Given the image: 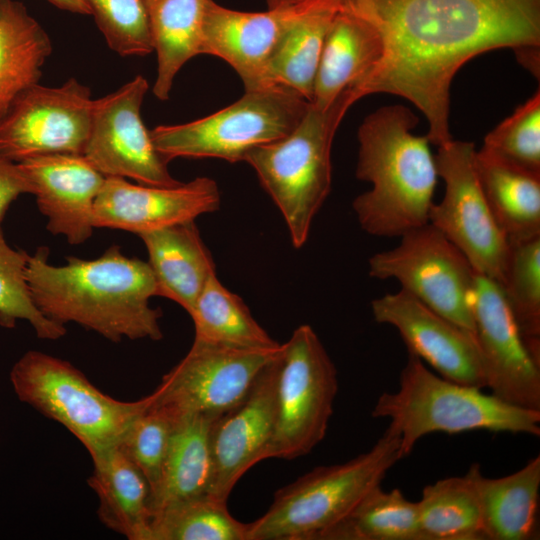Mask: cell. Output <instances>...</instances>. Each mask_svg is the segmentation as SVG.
<instances>
[{
  "instance_id": "cell-1",
  "label": "cell",
  "mask_w": 540,
  "mask_h": 540,
  "mask_svg": "<svg viewBox=\"0 0 540 540\" xmlns=\"http://www.w3.org/2000/svg\"><path fill=\"white\" fill-rule=\"evenodd\" d=\"M323 1L367 21L382 40V61L358 88L360 98L389 93L409 100L426 117V136L437 146L452 140V80L475 56L512 49L519 63L539 79L540 0Z\"/></svg>"
},
{
  "instance_id": "cell-2",
  "label": "cell",
  "mask_w": 540,
  "mask_h": 540,
  "mask_svg": "<svg viewBox=\"0 0 540 540\" xmlns=\"http://www.w3.org/2000/svg\"><path fill=\"white\" fill-rule=\"evenodd\" d=\"M49 250L29 255L26 280L31 298L48 319L76 323L112 342L160 340L162 313L149 300L158 296L148 262L125 256L112 245L92 260L67 257V264L48 263Z\"/></svg>"
},
{
  "instance_id": "cell-3",
  "label": "cell",
  "mask_w": 540,
  "mask_h": 540,
  "mask_svg": "<svg viewBox=\"0 0 540 540\" xmlns=\"http://www.w3.org/2000/svg\"><path fill=\"white\" fill-rule=\"evenodd\" d=\"M418 117L403 105L368 115L358 130L356 177L372 184L352 207L361 228L378 237H400L429 223L437 167L427 136L412 130Z\"/></svg>"
},
{
  "instance_id": "cell-4",
  "label": "cell",
  "mask_w": 540,
  "mask_h": 540,
  "mask_svg": "<svg viewBox=\"0 0 540 540\" xmlns=\"http://www.w3.org/2000/svg\"><path fill=\"white\" fill-rule=\"evenodd\" d=\"M372 417L389 419V430L400 437L402 457L410 455L425 435L473 430L540 435V410L521 408L480 388L459 384L432 373L408 353L399 387L383 392Z\"/></svg>"
},
{
  "instance_id": "cell-5",
  "label": "cell",
  "mask_w": 540,
  "mask_h": 540,
  "mask_svg": "<svg viewBox=\"0 0 540 540\" xmlns=\"http://www.w3.org/2000/svg\"><path fill=\"white\" fill-rule=\"evenodd\" d=\"M357 100L349 88L326 110L310 104L289 134L253 148L244 159L280 210L295 248L307 241L312 221L329 195L332 142L346 111Z\"/></svg>"
},
{
  "instance_id": "cell-6",
  "label": "cell",
  "mask_w": 540,
  "mask_h": 540,
  "mask_svg": "<svg viewBox=\"0 0 540 540\" xmlns=\"http://www.w3.org/2000/svg\"><path fill=\"white\" fill-rule=\"evenodd\" d=\"M402 458L400 437L387 428L368 451L277 490L268 510L248 523L247 540H319Z\"/></svg>"
},
{
  "instance_id": "cell-7",
  "label": "cell",
  "mask_w": 540,
  "mask_h": 540,
  "mask_svg": "<svg viewBox=\"0 0 540 540\" xmlns=\"http://www.w3.org/2000/svg\"><path fill=\"white\" fill-rule=\"evenodd\" d=\"M10 381L18 399L73 434L89 454L116 447L152 403L115 399L92 384L70 362L27 351L12 367Z\"/></svg>"
},
{
  "instance_id": "cell-8",
  "label": "cell",
  "mask_w": 540,
  "mask_h": 540,
  "mask_svg": "<svg viewBox=\"0 0 540 540\" xmlns=\"http://www.w3.org/2000/svg\"><path fill=\"white\" fill-rule=\"evenodd\" d=\"M310 107L302 96L279 86L245 91L233 104L188 123L150 131L156 149L169 161L178 157L244 161L255 147L289 134Z\"/></svg>"
},
{
  "instance_id": "cell-9",
  "label": "cell",
  "mask_w": 540,
  "mask_h": 540,
  "mask_svg": "<svg viewBox=\"0 0 540 540\" xmlns=\"http://www.w3.org/2000/svg\"><path fill=\"white\" fill-rule=\"evenodd\" d=\"M276 422L265 459L291 460L325 437L338 392L336 367L309 325H300L278 354Z\"/></svg>"
},
{
  "instance_id": "cell-10",
  "label": "cell",
  "mask_w": 540,
  "mask_h": 540,
  "mask_svg": "<svg viewBox=\"0 0 540 540\" xmlns=\"http://www.w3.org/2000/svg\"><path fill=\"white\" fill-rule=\"evenodd\" d=\"M400 238L395 248L369 258V275L397 280L401 289L475 336L472 295L476 271L467 258L430 223Z\"/></svg>"
},
{
  "instance_id": "cell-11",
  "label": "cell",
  "mask_w": 540,
  "mask_h": 540,
  "mask_svg": "<svg viewBox=\"0 0 540 540\" xmlns=\"http://www.w3.org/2000/svg\"><path fill=\"white\" fill-rule=\"evenodd\" d=\"M474 143L458 140L438 146V176L445 193L433 204L429 223L467 258L473 269L499 284L508 257V239L497 224L480 185Z\"/></svg>"
},
{
  "instance_id": "cell-12",
  "label": "cell",
  "mask_w": 540,
  "mask_h": 540,
  "mask_svg": "<svg viewBox=\"0 0 540 540\" xmlns=\"http://www.w3.org/2000/svg\"><path fill=\"white\" fill-rule=\"evenodd\" d=\"M280 347L237 349L194 340L150 393V406L173 420L192 414L217 418L244 398Z\"/></svg>"
},
{
  "instance_id": "cell-13",
  "label": "cell",
  "mask_w": 540,
  "mask_h": 540,
  "mask_svg": "<svg viewBox=\"0 0 540 540\" xmlns=\"http://www.w3.org/2000/svg\"><path fill=\"white\" fill-rule=\"evenodd\" d=\"M94 99L75 78L24 90L0 118V159L19 163L49 154H82Z\"/></svg>"
},
{
  "instance_id": "cell-14",
  "label": "cell",
  "mask_w": 540,
  "mask_h": 540,
  "mask_svg": "<svg viewBox=\"0 0 540 540\" xmlns=\"http://www.w3.org/2000/svg\"><path fill=\"white\" fill-rule=\"evenodd\" d=\"M149 88L138 75L117 90L94 99L89 136L82 155L105 177L133 179L138 184L170 187V162L155 147L141 107Z\"/></svg>"
},
{
  "instance_id": "cell-15",
  "label": "cell",
  "mask_w": 540,
  "mask_h": 540,
  "mask_svg": "<svg viewBox=\"0 0 540 540\" xmlns=\"http://www.w3.org/2000/svg\"><path fill=\"white\" fill-rule=\"evenodd\" d=\"M472 313L491 393L509 404L540 410V361L523 340L500 284L477 272Z\"/></svg>"
},
{
  "instance_id": "cell-16",
  "label": "cell",
  "mask_w": 540,
  "mask_h": 540,
  "mask_svg": "<svg viewBox=\"0 0 540 540\" xmlns=\"http://www.w3.org/2000/svg\"><path fill=\"white\" fill-rule=\"evenodd\" d=\"M376 322L393 326L408 353L418 356L450 381L487 387L475 336L401 289L371 302Z\"/></svg>"
},
{
  "instance_id": "cell-17",
  "label": "cell",
  "mask_w": 540,
  "mask_h": 540,
  "mask_svg": "<svg viewBox=\"0 0 540 540\" xmlns=\"http://www.w3.org/2000/svg\"><path fill=\"white\" fill-rule=\"evenodd\" d=\"M278 354L262 369L244 398L212 423L208 495L217 500L227 502L240 478L265 460L276 422Z\"/></svg>"
},
{
  "instance_id": "cell-18",
  "label": "cell",
  "mask_w": 540,
  "mask_h": 540,
  "mask_svg": "<svg viewBox=\"0 0 540 540\" xmlns=\"http://www.w3.org/2000/svg\"><path fill=\"white\" fill-rule=\"evenodd\" d=\"M220 207L217 183L197 177L187 183L161 187L133 184L125 178H105L93 208L95 228L124 230L138 235L195 221Z\"/></svg>"
},
{
  "instance_id": "cell-19",
  "label": "cell",
  "mask_w": 540,
  "mask_h": 540,
  "mask_svg": "<svg viewBox=\"0 0 540 540\" xmlns=\"http://www.w3.org/2000/svg\"><path fill=\"white\" fill-rule=\"evenodd\" d=\"M32 185L47 229L72 245L93 233V208L105 176L82 154H49L17 163Z\"/></svg>"
},
{
  "instance_id": "cell-20",
  "label": "cell",
  "mask_w": 540,
  "mask_h": 540,
  "mask_svg": "<svg viewBox=\"0 0 540 540\" xmlns=\"http://www.w3.org/2000/svg\"><path fill=\"white\" fill-rule=\"evenodd\" d=\"M297 12L295 5L245 12L210 0L203 23L201 54L226 61L242 79L245 91L263 88L268 60Z\"/></svg>"
},
{
  "instance_id": "cell-21",
  "label": "cell",
  "mask_w": 540,
  "mask_h": 540,
  "mask_svg": "<svg viewBox=\"0 0 540 540\" xmlns=\"http://www.w3.org/2000/svg\"><path fill=\"white\" fill-rule=\"evenodd\" d=\"M383 53L382 40L372 25L336 11L324 40L310 104L326 110L343 91L353 88L357 94L378 68Z\"/></svg>"
},
{
  "instance_id": "cell-22",
  "label": "cell",
  "mask_w": 540,
  "mask_h": 540,
  "mask_svg": "<svg viewBox=\"0 0 540 540\" xmlns=\"http://www.w3.org/2000/svg\"><path fill=\"white\" fill-rule=\"evenodd\" d=\"M148 252L158 296L168 298L191 312L211 276L215 264L194 221L139 235Z\"/></svg>"
},
{
  "instance_id": "cell-23",
  "label": "cell",
  "mask_w": 540,
  "mask_h": 540,
  "mask_svg": "<svg viewBox=\"0 0 540 540\" xmlns=\"http://www.w3.org/2000/svg\"><path fill=\"white\" fill-rule=\"evenodd\" d=\"M89 455L88 483L98 499L99 520L129 540H152L151 488L145 476L117 447Z\"/></svg>"
},
{
  "instance_id": "cell-24",
  "label": "cell",
  "mask_w": 540,
  "mask_h": 540,
  "mask_svg": "<svg viewBox=\"0 0 540 540\" xmlns=\"http://www.w3.org/2000/svg\"><path fill=\"white\" fill-rule=\"evenodd\" d=\"M469 471L480 503L485 540L538 538L539 455L500 478H486L477 463Z\"/></svg>"
},
{
  "instance_id": "cell-25",
  "label": "cell",
  "mask_w": 540,
  "mask_h": 540,
  "mask_svg": "<svg viewBox=\"0 0 540 540\" xmlns=\"http://www.w3.org/2000/svg\"><path fill=\"white\" fill-rule=\"evenodd\" d=\"M283 5H295L298 12L268 60L263 84L286 88L311 103L324 40L336 10L323 0Z\"/></svg>"
},
{
  "instance_id": "cell-26",
  "label": "cell",
  "mask_w": 540,
  "mask_h": 540,
  "mask_svg": "<svg viewBox=\"0 0 540 540\" xmlns=\"http://www.w3.org/2000/svg\"><path fill=\"white\" fill-rule=\"evenodd\" d=\"M214 417L192 414L174 420L159 482L151 492L152 517L177 503L208 495L212 479Z\"/></svg>"
},
{
  "instance_id": "cell-27",
  "label": "cell",
  "mask_w": 540,
  "mask_h": 540,
  "mask_svg": "<svg viewBox=\"0 0 540 540\" xmlns=\"http://www.w3.org/2000/svg\"><path fill=\"white\" fill-rule=\"evenodd\" d=\"M477 176L492 214L509 240L540 235V173L476 151Z\"/></svg>"
},
{
  "instance_id": "cell-28",
  "label": "cell",
  "mask_w": 540,
  "mask_h": 540,
  "mask_svg": "<svg viewBox=\"0 0 540 540\" xmlns=\"http://www.w3.org/2000/svg\"><path fill=\"white\" fill-rule=\"evenodd\" d=\"M52 42L18 1L0 0V118L27 88L39 82Z\"/></svg>"
},
{
  "instance_id": "cell-29",
  "label": "cell",
  "mask_w": 540,
  "mask_h": 540,
  "mask_svg": "<svg viewBox=\"0 0 540 540\" xmlns=\"http://www.w3.org/2000/svg\"><path fill=\"white\" fill-rule=\"evenodd\" d=\"M210 0H144L148 14L157 74L153 94L169 98L180 69L201 54L202 29Z\"/></svg>"
},
{
  "instance_id": "cell-30",
  "label": "cell",
  "mask_w": 540,
  "mask_h": 540,
  "mask_svg": "<svg viewBox=\"0 0 540 540\" xmlns=\"http://www.w3.org/2000/svg\"><path fill=\"white\" fill-rule=\"evenodd\" d=\"M194 340L237 349L273 350L280 343L257 323L244 301L211 276L189 313Z\"/></svg>"
},
{
  "instance_id": "cell-31",
  "label": "cell",
  "mask_w": 540,
  "mask_h": 540,
  "mask_svg": "<svg viewBox=\"0 0 540 540\" xmlns=\"http://www.w3.org/2000/svg\"><path fill=\"white\" fill-rule=\"evenodd\" d=\"M424 540H485L481 508L470 471L423 488L417 502Z\"/></svg>"
},
{
  "instance_id": "cell-32",
  "label": "cell",
  "mask_w": 540,
  "mask_h": 540,
  "mask_svg": "<svg viewBox=\"0 0 540 540\" xmlns=\"http://www.w3.org/2000/svg\"><path fill=\"white\" fill-rule=\"evenodd\" d=\"M319 540H424L417 502L377 485Z\"/></svg>"
},
{
  "instance_id": "cell-33",
  "label": "cell",
  "mask_w": 540,
  "mask_h": 540,
  "mask_svg": "<svg viewBox=\"0 0 540 540\" xmlns=\"http://www.w3.org/2000/svg\"><path fill=\"white\" fill-rule=\"evenodd\" d=\"M500 286L521 336L540 361V235L509 240Z\"/></svg>"
},
{
  "instance_id": "cell-34",
  "label": "cell",
  "mask_w": 540,
  "mask_h": 540,
  "mask_svg": "<svg viewBox=\"0 0 540 540\" xmlns=\"http://www.w3.org/2000/svg\"><path fill=\"white\" fill-rule=\"evenodd\" d=\"M151 531L152 540H247L248 523L235 519L227 502L203 495L156 513Z\"/></svg>"
},
{
  "instance_id": "cell-35",
  "label": "cell",
  "mask_w": 540,
  "mask_h": 540,
  "mask_svg": "<svg viewBox=\"0 0 540 540\" xmlns=\"http://www.w3.org/2000/svg\"><path fill=\"white\" fill-rule=\"evenodd\" d=\"M28 259L29 254L7 243L0 220V325L13 328L17 320H25L37 337L57 340L65 335V326L48 319L34 304L26 280Z\"/></svg>"
},
{
  "instance_id": "cell-36",
  "label": "cell",
  "mask_w": 540,
  "mask_h": 540,
  "mask_svg": "<svg viewBox=\"0 0 540 540\" xmlns=\"http://www.w3.org/2000/svg\"><path fill=\"white\" fill-rule=\"evenodd\" d=\"M109 48L121 56L153 52L144 0H86Z\"/></svg>"
},
{
  "instance_id": "cell-37",
  "label": "cell",
  "mask_w": 540,
  "mask_h": 540,
  "mask_svg": "<svg viewBox=\"0 0 540 540\" xmlns=\"http://www.w3.org/2000/svg\"><path fill=\"white\" fill-rule=\"evenodd\" d=\"M482 149L521 168L540 173V92L489 132Z\"/></svg>"
},
{
  "instance_id": "cell-38",
  "label": "cell",
  "mask_w": 540,
  "mask_h": 540,
  "mask_svg": "<svg viewBox=\"0 0 540 540\" xmlns=\"http://www.w3.org/2000/svg\"><path fill=\"white\" fill-rule=\"evenodd\" d=\"M174 420L149 406L116 446L145 476L151 492L157 486L169 448Z\"/></svg>"
},
{
  "instance_id": "cell-39",
  "label": "cell",
  "mask_w": 540,
  "mask_h": 540,
  "mask_svg": "<svg viewBox=\"0 0 540 540\" xmlns=\"http://www.w3.org/2000/svg\"><path fill=\"white\" fill-rule=\"evenodd\" d=\"M32 192V185L19 165L0 159V220L18 196Z\"/></svg>"
},
{
  "instance_id": "cell-40",
  "label": "cell",
  "mask_w": 540,
  "mask_h": 540,
  "mask_svg": "<svg viewBox=\"0 0 540 540\" xmlns=\"http://www.w3.org/2000/svg\"><path fill=\"white\" fill-rule=\"evenodd\" d=\"M57 8L71 13L91 15L90 7L86 0H48Z\"/></svg>"
}]
</instances>
